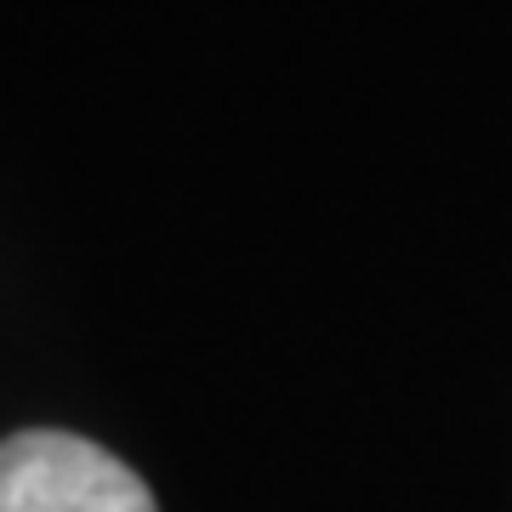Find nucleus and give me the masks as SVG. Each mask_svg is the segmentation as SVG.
<instances>
[{"label": "nucleus", "instance_id": "1", "mask_svg": "<svg viewBox=\"0 0 512 512\" xmlns=\"http://www.w3.org/2000/svg\"><path fill=\"white\" fill-rule=\"evenodd\" d=\"M0 512H160L120 456L80 433H12L0 444Z\"/></svg>", "mask_w": 512, "mask_h": 512}]
</instances>
